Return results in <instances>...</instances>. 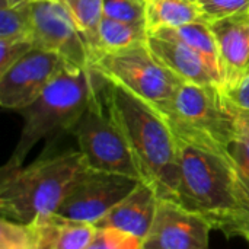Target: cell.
<instances>
[{
  "mask_svg": "<svg viewBox=\"0 0 249 249\" xmlns=\"http://www.w3.org/2000/svg\"><path fill=\"white\" fill-rule=\"evenodd\" d=\"M175 139L179 159L177 201L228 238L249 242V188L231 152Z\"/></svg>",
  "mask_w": 249,
  "mask_h": 249,
  "instance_id": "1",
  "label": "cell"
},
{
  "mask_svg": "<svg viewBox=\"0 0 249 249\" xmlns=\"http://www.w3.org/2000/svg\"><path fill=\"white\" fill-rule=\"evenodd\" d=\"M101 79L107 109L131 149L142 181L150 184L159 198L177 201L178 144L168 121L152 105L120 83Z\"/></svg>",
  "mask_w": 249,
  "mask_h": 249,
  "instance_id": "2",
  "label": "cell"
},
{
  "mask_svg": "<svg viewBox=\"0 0 249 249\" xmlns=\"http://www.w3.org/2000/svg\"><path fill=\"white\" fill-rule=\"evenodd\" d=\"M88 168L79 149L41 156L29 165H3L0 171L1 217L31 223L41 216L57 213Z\"/></svg>",
  "mask_w": 249,
  "mask_h": 249,
  "instance_id": "3",
  "label": "cell"
},
{
  "mask_svg": "<svg viewBox=\"0 0 249 249\" xmlns=\"http://www.w3.org/2000/svg\"><path fill=\"white\" fill-rule=\"evenodd\" d=\"M99 76L89 69L66 67L45 90L20 111L23 125L7 166H22L31 150L42 140L70 133L85 112Z\"/></svg>",
  "mask_w": 249,
  "mask_h": 249,
  "instance_id": "4",
  "label": "cell"
},
{
  "mask_svg": "<svg viewBox=\"0 0 249 249\" xmlns=\"http://www.w3.org/2000/svg\"><path fill=\"white\" fill-rule=\"evenodd\" d=\"M162 115L175 137L228 152L238 130V115L219 86L182 82Z\"/></svg>",
  "mask_w": 249,
  "mask_h": 249,
  "instance_id": "5",
  "label": "cell"
},
{
  "mask_svg": "<svg viewBox=\"0 0 249 249\" xmlns=\"http://www.w3.org/2000/svg\"><path fill=\"white\" fill-rule=\"evenodd\" d=\"M90 70L114 80L163 114L182 80L160 64L147 47V41L125 50L98 55Z\"/></svg>",
  "mask_w": 249,
  "mask_h": 249,
  "instance_id": "6",
  "label": "cell"
},
{
  "mask_svg": "<svg viewBox=\"0 0 249 249\" xmlns=\"http://www.w3.org/2000/svg\"><path fill=\"white\" fill-rule=\"evenodd\" d=\"M70 133L76 137L79 150L89 168L142 181L131 149L107 109L101 76L85 112Z\"/></svg>",
  "mask_w": 249,
  "mask_h": 249,
  "instance_id": "7",
  "label": "cell"
},
{
  "mask_svg": "<svg viewBox=\"0 0 249 249\" xmlns=\"http://www.w3.org/2000/svg\"><path fill=\"white\" fill-rule=\"evenodd\" d=\"M140 179L88 168L74 182L57 214L90 225H96L120 201H123Z\"/></svg>",
  "mask_w": 249,
  "mask_h": 249,
  "instance_id": "8",
  "label": "cell"
},
{
  "mask_svg": "<svg viewBox=\"0 0 249 249\" xmlns=\"http://www.w3.org/2000/svg\"><path fill=\"white\" fill-rule=\"evenodd\" d=\"M70 64L58 54L34 48L6 71L0 73V105L20 112Z\"/></svg>",
  "mask_w": 249,
  "mask_h": 249,
  "instance_id": "9",
  "label": "cell"
},
{
  "mask_svg": "<svg viewBox=\"0 0 249 249\" xmlns=\"http://www.w3.org/2000/svg\"><path fill=\"white\" fill-rule=\"evenodd\" d=\"M34 44L58 54L70 66L90 70V53L71 15L60 0H34Z\"/></svg>",
  "mask_w": 249,
  "mask_h": 249,
  "instance_id": "10",
  "label": "cell"
},
{
  "mask_svg": "<svg viewBox=\"0 0 249 249\" xmlns=\"http://www.w3.org/2000/svg\"><path fill=\"white\" fill-rule=\"evenodd\" d=\"M212 225L181 203L159 198L158 210L143 249H210Z\"/></svg>",
  "mask_w": 249,
  "mask_h": 249,
  "instance_id": "11",
  "label": "cell"
},
{
  "mask_svg": "<svg viewBox=\"0 0 249 249\" xmlns=\"http://www.w3.org/2000/svg\"><path fill=\"white\" fill-rule=\"evenodd\" d=\"M209 25L217 45L220 90H225L249 70V10L212 20Z\"/></svg>",
  "mask_w": 249,
  "mask_h": 249,
  "instance_id": "12",
  "label": "cell"
},
{
  "mask_svg": "<svg viewBox=\"0 0 249 249\" xmlns=\"http://www.w3.org/2000/svg\"><path fill=\"white\" fill-rule=\"evenodd\" d=\"M158 204L159 196L155 188L140 181L123 201L95 225V228H114L144 239L155 220Z\"/></svg>",
  "mask_w": 249,
  "mask_h": 249,
  "instance_id": "13",
  "label": "cell"
},
{
  "mask_svg": "<svg viewBox=\"0 0 249 249\" xmlns=\"http://www.w3.org/2000/svg\"><path fill=\"white\" fill-rule=\"evenodd\" d=\"M147 47L155 58L179 80L203 86H219V82L200 54L182 41L152 34L147 36Z\"/></svg>",
  "mask_w": 249,
  "mask_h": 249,
  "instance_id": "14",
  "label": "cell"
},
{
  "mask_svg": "<svg viewBox=\"0 0 249 249\" xmlns=\"http://www.w3.org/2000/svg\"><path fill=\"white\" fill-rule=\"evenodd\" d=\"M32 223V249H86L95 226L66 219L57 213L41 216Z\"/></svg>",
  "mask_w": 249,
  "mask_h": 249,
  "instance_id": "15",
  "label": "cell"
},
{
  "mask_svg": "<svg viewBox=\"0 0 249 249\" xmlns=\"http://www.w3.org/2000/svg\"><path fill=\"white\" fill-rule=\"evenodd\" d=\"M204 20L200 4L188 0H146V26L149 34Z\"/></svg>",
  "mask_w": 249,
  "mask_h": 249,
  "instance_id": "16",
  "label": "cell"
},
{
  "mask_svg": "<svg viewBox=\"0 0 249 249\" xmlns=\"http://www.w3.org/2000/svg\"><path fill=\"white\" fill-rule=\"evenodd\" d=\"M153 34L179 39L184 44H187L188 47H191L204 60V63L212 70L213 76L216 77V80L219 82V86H220L222 77H220V67H219L217 45H216V39L210 29L209 22L200 20V22H194V23L184 25L179 28L160 29ZM149 35H152V34H149Z\"/></svg>",
  "mask_w": 249,
  "mask_h": 249,
  "instance_id": "17",
  "label": "cell"
},
{
  "mask_svg": "<svg viewBox=\"0 0 249 249\" xmlns=\"http://www.w3.org/2000/svg\"><path fill=\"white\" fill-rule=\"evenodd\" d=\"M147 36L149 31L146 23L123 22L104 16L99 26L98 53L92 58V61L104 53H114L143 44L147 41Z\"/></svg>",
  "mask_w": 249,
  "mask_h": 249,
  "instance_id": "18",
  "label": "cell"
},
{
  "mask_svg": "<svg viewBox=\"0 0 249 249\" xmlns=\"http://www.w3.org/2000/svg\"><path fill=\"white\" fill-rule=\"evenodd\" d=\"M71 15L76 26L83 35L92 58L98 53L99 26L104 18V0H60Z\"/></svg>",
  "mask_w": 249,
  "mask_h": 249,
  "instance_id": "19",
  "label": "cell"
},
{
  "mask_svg": "<svg viewBox=\"0 0 249 249\" xmlns=\"http://www.w3.org/2000/svg\"><path fill=\"white\" fill-rule=\"evenodd\" d=\"M32 1L0 7V38H32Z\"/></svg>",
  "mask_w": 249,
  "mask_h": 249,
  "instance_id": "20",
  "label": "cell"
},
{
  "mask_svg": "<svg viewBox=\"0 0 249 249\" xmlns=\"http://www.w3.org/2000/svg\"><path fill=\"white\" fill-rule=\"evenodd\" d=\"M86 249H143V239L114 228H95Z\"/></svg>",
  "mask_w": 249,
  "mask_h": 249,
  "instance_id": "21",
  "label": "cell"
},
{
  "mask_svg": "<svg viewBox=\"0 0 249 249\" xmlns=\"http://www.w3.org/2000/svg\"><path fill=\"white\" fill-rule=\"evenodd\" d=\"M32 223H20L6 217L0 222V249H32Z\"/></svg>",
  "mask_w": 249,
  "mask_h": 249,
  "instance_id": "22",
  "label": "cell"
},
{
  "mask_svg": "<svg viewBox=\"0 0 249 249\" xmlns=\"http://www.w3.org/2000/svg\"><path fill=\"white\" fill-rule=\"evenodd\" d=\"M236 115L238 130L235 140L229 147V152L249 188V114L236 112Z\"/></svg>",
  "mask_w": 249,
  "mask_h": 249,
  "instance_id": "23",
  "label": "cell"
},
{
  "mask_svg": "<svg viewBox=\"0 0 249 249\" xmlns=\"http://www.w3.org/2000/svg\"><path fill=\"white\" fill-rule=\"evenodd\" d=\"M104 16L123 22L146 23V0H104Z\"/></svg>",
  "mask_w": 249,
  "mask_h": 249,
  "instance_id": "24",
  "label": "cell"
},
{
  "mask_svg": "<svg viewBox=\"0 0 249 249\" xmlns=\"http://www.w3.org/2000/svg\"><path fill=\"white\" fill-rule=\"evenodd\" d=\"M35 47L32 38H0V73L31 53Z\"/></svg>",
  "mask_w": 249,
  "mask_h": 249,
  "instance_id": "25",
  "label": "cell"
},
{
  "mask_svg": "<svg viewBox=\"0 0 249 249\" xmlns=\"http://www.w3.org/2000/svg\"><path fill=\"white\" fill-rule=\"evenodd\" d=\"M198 4L206 22L249 10V0H201Z\"/></svg>",
  "mask_w": 249,
  "mask_h": 249,
  "instance_id": "26",
  "label": "cell"
},
{
  "mask_svg": "<svg viewBox=\"0 0 249 249\" xmlns=\"http://www.w3.org/2000/svg\"><path fill=\"white\" fill-rule=\"evenodd\" d=\"M229 107L241 114H249V70L233 86L222 90Z\"/></svg>",
  "mask_w": 249,
  "mask_h": 249,
  "instance_id": "27",
  "label": "cell"
},
{
  "mask_svg": "<svg viewBox=\"0 0 249 249\" xmlns=\"http://www.w3.org/2000/svg\"><path fill=\"white\" fill-rule=\"evenodd\" d=\"M28 1H34V0H7L6 6H15V4H20V3H28ZM4 7V6H3Z\"/></svg>",
  "mask_w": 249,
  "mask_h": 249,
  "instance_id": "28",
  "label": "cell"
},
{
  "mask_svg": "<svg viewBox=\"0 0 249 249\" xmlns=\"http://www.w3.org/2000/svg\"><path fill=\"white\" fill-rule=\"evenodd\" d=\"M188 1H191V3H197V4L200 3V0H188Z\"/></svg>",
  "mask_w": 249,
  "mask_h": 249,
  "instance_id": "29",
  "label": "cell"
},
{
  "mask_svg": "<svg viewBox=\"0 0 249 249\" xmlns=\"http://www.w3.org/2000/svg\"><path fill=\"white\" fill-rule=\"evenodd\" d=\"M200 1H201V0H200Z\"/></svg>",
  "mask_w": 249,
  "mask_h": 249,
  "instance_id": "30",
  "label": "cell"
}]
</instances>
